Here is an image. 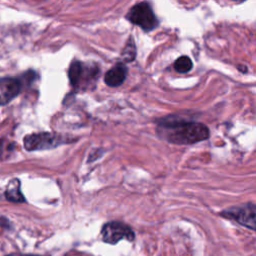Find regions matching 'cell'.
<instances>
[{"label":"cell","mask_w":256,"mask_h":256,"mask_svg":"<svg viewBox=\"0 0 256 256\" xmlns=\"http://www.w3.org/2000/svg\"><path fill=\"white\" fill-rule=\"evenodd\" d=\"M157 123L158 136L173 144H194L209 138V129L200 122L186 121L173 115L161 118Z\"/></svg>","instance_id":"6da1fadb"},{"label":"cell","mask_w":256,"mask_h":256,"mask_svg":"<svg viewBox=\"0 0 256 256\" xmlns=\"http://www.w3.org/2000/svg\"><path fill=\"white\" fill-rule=\"evenodd\" d=\"M65 136L52 132H39L26 135L23 139L24 148L27 151H41L56 148L64 143H69Z\"/></svg>","instance_id":"7a4b0ae2"},{"label":"cell","mask_w":256,"mask_h":256,"mask_svg":"<svg viewBox=\"0 0 256 256\" xmlns=\"http://www.w3.org/2000/svg\"><path fill=\"white\" fill-rule=\"evenodd\" d=\"M126 19L139 26L145 32L154 30L159 24L151 6L147 2H140L132 6L126 14Z\"/></svg>","instance_id":"3957f363"},{"label":"cell","mask_w":256,"mask_h":256,"mask_svg":"<svg viewBox=\"0 0 256 256\" xmlns=\"http://www.w3.org/2000/svg\"><path fill=\"white\" fill-rule=\"evenodd\" d=\"M101 236L105 243L112 245L123 239L128 241L135 239V233L131 227L120 221H110L104 224L101 229Z\"/></svg>","instance_id":"277c9868"},{"label":"cell","mask_w":256,"mask_h":256,"mask_svg":"<svg viewBox=\"0 0 256 256\" xmlns=\"http://www.w3.org/2000/svg\"><path fill=\"white\" fill-rule=\"evenodd\" d=\"M221 215L225 218L235 220L239 224L251 230H255L256 228V209L255 205L252 203L237 207H231L225 211H222Z\"/></svg>","instance_id":"5b68a950"},{"label":"cell","mask_w":256,"mask_h":256,"mask_svg":"<svg viewBox=\"0 0 256 256\" xmlns=\"http://www.w3.org/2000/svg\"><path fill=\"white\" fill-rule=\"evenodd\" d=\"M22 81L16 77H0V105L11 102L21 91Z\"/></svg>","instance_id":"8992f818"},{"label":"cell","mask_w":256,"mask_h":256,"mask_svg":"<svg viewBox=\"0 0 256 256\" xmlns=\"http://www.w3.org/2000/svg\"><path fill=\"white\" fill-rule=\"evenodd\" d=\"M126 76L127 67L123 63H117L114 67L106 72L104 81L109 87H118L125 81Z\"/></svg>","instance_id":"52a82bcc"},{"label":"cell","mask_w":256,"mask_h":256,"mask_svg":"<svg viewBox=\"0 0 256 256\" xmlns=\"http://www.w3.org/2000/svg\"><path fill=\"white\" fill-rule=\"evenodd\" d=\"M88 67H85L82 62L74 60L71 62L68 69V77L70 80V84L74 88H78L83 81H86L84 75L87 71Z\"/></svg>","instance_id":"ba28073f"},{"label":"cell","mask_w":256,"mask_h":256,"mask_svg":"<svg viewBox=\"0 0 256 256\" xmlns=\"http://www.w3.org/2000/svg\"><path fill=\"white\" fill-rule=\"evenodd\" d=\"M21 183L19 181V179L17 178H13L11 179L8 184L7 187L5 189V197L8 201L14 202V203H22L25 202V197L21 192Z\"/></svg>","instance_id":"9c48e42d"},{"label":"cell","mask_w":256,"mask_h":256,"mask_svg":"<svg viewBox=\"0 0 256 256\" xmlns=\"http://www.w3.org/2000/svg\"><path fill=\"white\" fill-rule=\"evenodd\" d=\"M121 55H122L123 60L126 61V62H130V61H133L135 59V57H136V47H135V43H134L132 37H130L129 40H127Z\"/></svg>","instance_id":"30bf717a"},{"label":"cell","mask_w":256,"mask_h":256,"mask_svg":"<svg viewBox=\"0 0 256 256\" xmlns=\"http://www.w3.org/2000/svg\"><path fill=\"white\" fill-rule=\"evenodd\" d=\"M193 63L188 56H181L174 62V69L179 73H187L192 69Z\"/></svg>","instance_id":"8fae6325"},{"label":"cell","mask_w":256,"mask_h":256,"mask_svg":"<svg viewBox=\"0 0 256 256\" xmlns=\"http://www.w3.org/2000/svg\"><path fill=\"white\" fill-rule=\"evenodd\" d=\"M0 227L9 228L10 227V222L4 217H0Z\"/></svg>","instance_id":"7c38bea8"},{"label":"cell","mask_w":256,"mask_h":256,"mask_svg":"<svg viewBox=\"0 0 256 256\" xmlns=\"http://www.w3.org/2000/svg\"><path fill=\"white\" fill-rule=\"evenodd\" d=\"M4 149H5V139L0 138V159L4 154Z\"/></svg>","instance_id":"4fadbf2b"},{"label":"cell","mask_w":256,"mask_h":256,"mask_svg":"<svg viewBox=\"0 0 256 256\" xmlns=\"http://www.w3.org/2000/svg\"><path fill=\"white\" fill-rule=\"evenodd\" d=\"M6 256H40V255H34V254H24V253H19V252H16V253H11V254H8Z\"/></svg>","instance_id":"5bb4252c"}]
</instances>
